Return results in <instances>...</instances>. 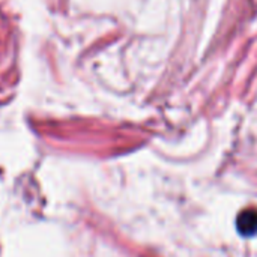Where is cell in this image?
I'll return each instance as SVG.
<instances>
[{
    "label": "cell",
    "mask_w": 257,
    "mask_h": 257,
    "mask_svg": "<svg viewBox=\"0 0 257 257\" xmlns=\"http://www.w3.org/2000/svg\"><path fill=\"white\" fill-rule=\"evenodd\" d=\"M236 230L241 236L253 238L257 235V209L247 208L242 209L236 217Z\"/></svg>",
    "instance_id": "1"
}]
</instances>
